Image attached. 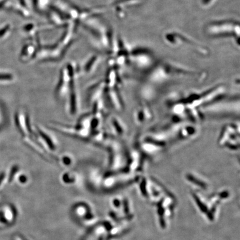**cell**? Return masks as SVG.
Wrapping results in <instances>:
<instances>
[{
	"mask_svg": "<svg viewBox=\"0 0 240 240\" xmlns=\"http://www.w3.org/2000/svg\"><path fill=\"white\" fill-rule=\"evenodd\" d=\"M15 121L17 126L24 137H28V135L32 131L31 129L30 122L28 116L23 114L22 111H18L15 116Z\"/></svg>",
	"mask_w": 240,
	"mask_h": 240,
	"instance_id": "6da1fadb",
	"label": "cell"
},
{
	"mask_svg": "<svg viewBox=\"0 0 240 240\" xmlns=\"http://www.w3.org/2000/svg\"><path fill=\"white\" fill-rule=\"evenodd\" d=\"M38 137L41 140V142H43L46 146V148H49L50 151H55L56 149L57 146L54 140L51 136L46 131L44 130L42 128L38 127Z\"/></svg>",
	"mask_w": 240,
	"mask_h": 240,
	"instance_id": "7a4b0ae2",
	"label": "cell"
},
{
	"mask_svg": "<svg viewBox=\"0 0 240 240\" xmlns=\"http://www.w3.org/2000/svg\"><path fill=\"white\" fill-rule=\"evenodd\" d=\"M69 109L71 114L74 115L76 113L77 109V100L76 93L75 91V86L71 88L69 93Z\"/></svg>",
	"mask_w": 240,
	"mask_h": 240,
	"instance_id": "3957f363",
	"label": "cell"
},
{
	"mask_svg": "<svg viewBox=\"0 0 240 240\" xmlns=\"http://www.w3.org/2000/svg\"><path fill=\"white\" fill-rule=\"evenodd\" d=\"M13 78V77L10 74L0 73V82H9Z\"/></svg>",
	"mask_w": 240,
	"mask_h": 240,
	"instance_id": "277c9868",
	"label": "cell"
},
{
	"mask_svg": "<svg viewBox=\"0 0 240 240\" xmlns=\"http://www.w3.org/2000/svg\"><path fill=\"white\" fill-rule=\"evenodd\" d=\"M62 161L65 164H68L71 163V158L67 155H65L64 156H63L62 158H61Z\"/></svg>",
	"mask_w": 240,
	"mask_h": 240,
	"instance_id": "5b68a950",
	"label": "cell"
}]
</instances>
